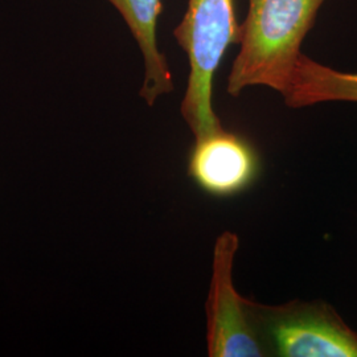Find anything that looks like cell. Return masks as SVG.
Here are the masks:
<instances>
[{
	"label": "cell",
	"instance_id": "obj_6",
	"mask_svg": "<svg viewBox=\"0 0 357 357\" xmlns=\"http://www.w3.org/2000/svg\"><path fill=\"white\" fill-rule=\"evenodd\" d=\"M128 24L144 60V79L139 96L153 106L162 96L174 90V78L166 56L158 47V20L163 11L162 0H107Z\"/></svg>",
	"mask_w": 357,
	"mask_h": 357
},
{
	"label": "cell",
	"instance_id": "obj_1",
	"mask_svg": "<svg viewBox=\"0 0 357 357\" xmlns=\"http://www.w3.org/2000/svg\"><path fill=\"white\" fill-rule=\"evenodd\" d=\"M324 1L249 0L240 51L228 77L231 97L252 86L286 91L302 54V43Z\"/></svg>",
	"mask_w": 357,
	"mask_h": 357
},
{
	"label": "cell",
	"instance_id": "obj_3",
	"mask_svg": "<svg viewBox=\"0 0 357 357\" xmlns=\"http://www.w3.org/2000/svg\"><path fill=\"white\" fill-rule=\"evenodd\" d=\"M252 307L268 356L357 357L356 332L321 301Z\"/></svg>",
	"mask_w": 357,
	"mask_h": 357
},
{
	"label": "cell",
	"instance_id": "obj_7",
	"mask_svg": "<svg viewBox=\"0 0 357 357\" xmlns=\"http://www.w3.org/2000/svg\"><path fill=\"white\" fill-rule=\"evenodd\" d=\"M282 97L291 109L333 101L357 102V73L339 72L302 53Z\"/></svg>",
	"mask_w": 357,
	"mask_h": 357
},
{
	"label": "cell",
	"instance_id": "obj_2",
	"mask_svg": "<svg viewBox=\"0 0 357 357\" xmlns=\"http://www.w3.org/2000/svg\"><path fill=\"white\" fill-rule=\"evenodd\" d=\"M174 36L190 63L180 113L199 139L224 128L213 109V81L228 48L243 38L234 0H188Z\"/></svg>",
	"mask_w": 357,
	"mask_h": 357
},
{
	"label": "cell",
	"instance_id": "obj_5",
	"mask_svg": "<svg viewBox=\"0 0 357 357\" xmlns=\"http://www.w3.org/2000/svg\"><path fill=\"white\" fill-rule=\"evenodd\" d=\"M261 174L255 146L225 128L195 139L188 156V176L209 196L234 197L248 191Z\"/></svg>",
	"mask_w": 357,
	"mask_h": 357
},
{
	"label": "cell",
	"instance_id": "obj_4",
	"mask_svg": "<svg viewBox=\"0 0 357 357\" xmlns=\"http://www.w3.org/2000/svg\"><path fill=\"white\" fill-rule=\"evenodd\" d=\"M240 238L225 230L213 246L206 299V351L211 357H262L268 351L255 324L252 301L234 286L233 270Z\"/></svg>",
	"mask_w": 357,
	"mask_h": 357
}]
</instances>
